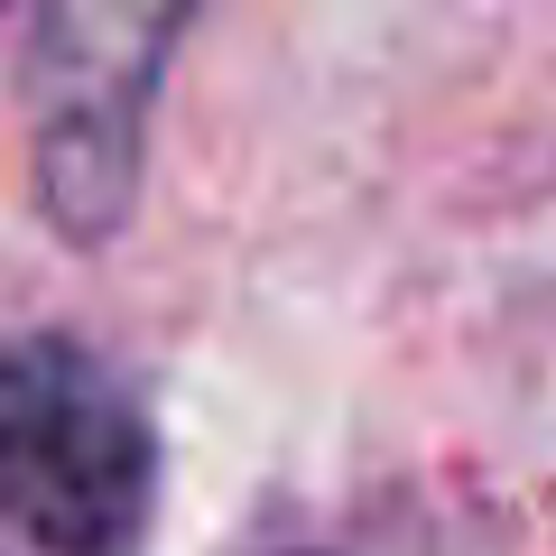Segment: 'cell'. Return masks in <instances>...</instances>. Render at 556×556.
<instances>
[{"mask_svg":"<svg viewBox=\"0 0 556 556\" xmlns=\"http://www.w3.org/2000/svg\"><path fill=\"white\" fill-rule=\"evenodd\" d=\"M159 510V437L130 380L84 343L0 353V556H139Z\"/></svg>","mask_w":556,"mask_h":556,"instance_id":"6da1fadb","label":"cell"},{"mask_svg":"<svg viewBox=\"0 0 556 556\" xmlns=\"http://www.w3.org/2000/svg\"><path fill=\"white\" fill-rule=\"evenodd\" d=\"M186 38L177 10H56L28 47V121H38V204L65 241L121 232L139 195V112L159 93V56Z\"/></svg>","mask_w":556,"mask_h":556,"instance_id":"7a4b0ae2","label":"cell"}]
</instances>
